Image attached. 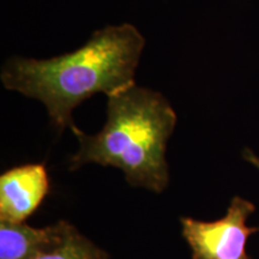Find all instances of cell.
Returning a JSON list of instances; mask_svg holds the SVG:
<instances>
[{
    "instance_id": "cell-5",
    "label": "cell",
    "mask_w": 259,
    "mask_h": 259,
    "mask_svg": "<svg viewBox=\"0 0 259 259\" xmlns=\"http://www.w3.org/2000/svg\"><path fill=\"white\" fill-rule=\"evenodd\" d=\"M70 223L60 221L46 228L0 221V259H31L60 241Z\"/></svg>"
},
{
    "instance_id": "cell-4",
    "label": "cell",
    "mask_w": 259,
    "mask_h": 259,
    "mask_svg": "<svg viewBox=\"0 0 259 259\" xmlns=\"http://www.w3.org/2000/svg\"><path fill=\"white\" fill-rule=\"evenodd\" d=\"M50 190L44 164H24L0 177V221L22 223L35 212Z\"/></svg>"
},
{
    "instance_id": "cell-6",
    "label": "cell",
    "mask_w": 259,
    "mask_h": 259,
    "mask_svg": "<svg viewBox=\"0 0 259 259\" xmlns=\"http://www.w3.org/2000/svg\"><path fill=\"white\" fill-rule=\"evenodd\" d=\"M31 259H107V255L73 226H70L60 241Z\"/></svg>"
},
{
    "instance_id": "cell-1",
    "label": "cell",
    "mask_w": 259,
    "mask_h": 259,
    "mask_svg": "<svg viewBox=\"0 0 259 259\" xmlns=\"http://www.w3.org/2000/svg\"><path fill=\"white\" fill-rule=\"evenodd\" d=\"M144 45L143 35L132 24L106 27L71 53L44 60L12 58L2 80L6 89L44 103L60 131L72 128V111L84 100L134 85Z\"/></svg>"
},
{
    "instance_id": "cell-3",
    "label": "cell",
    "mask_w": 259,
    "mask_h": 259,
    "mask_svg": "<svg viewBox=\"0 0 259 259\" xmlns=\"http://www.w3.org/2000/svg\"><path fill=\"white\" fill-rule=\"evenodd\" d=\"M254 211L253 203L234 197L226 215L215 221L181 219L183 236L193 259H251L247 254V240L259 231L246 222Z\"/></svg>"
},
{
    "instance_id": "cell-7",
    "label": "cell",
    "mask_w": 259,
    "mask_h": 259,
    "mask_svg": "<svg viewBox=\"0 0 259 259\" xmlns=\"http://www.w3.org/2000/svg\"><path fill=\"white\" fill-rule=\"evenodd\" d=\"M244 157H245V160H247L250 163H252L254 167H257L259 169V157L253 153V151L246 149V150L244 151ZM258 231H259V227H258Z\"/></svg>"
},
{
    "instance_id": "cell-2",
    "label": "cell",
    "mask_w": 259,
    "mask_h": 259,
    "mask_svg": "<svg viewBox=\"0 0 259 259\" xmlns=\"http://www.w3.org/2000/svg\"><path fill=\"white\" fill-rule=\"evenodd\" d=\"M176 125L166 97L134 84L108 96L107 121L99 134L71 128L79 142L71 169L87 163L116 167L131 185L162 192L169 181L166 148Z\"/></svg>"
}]
</instances>
